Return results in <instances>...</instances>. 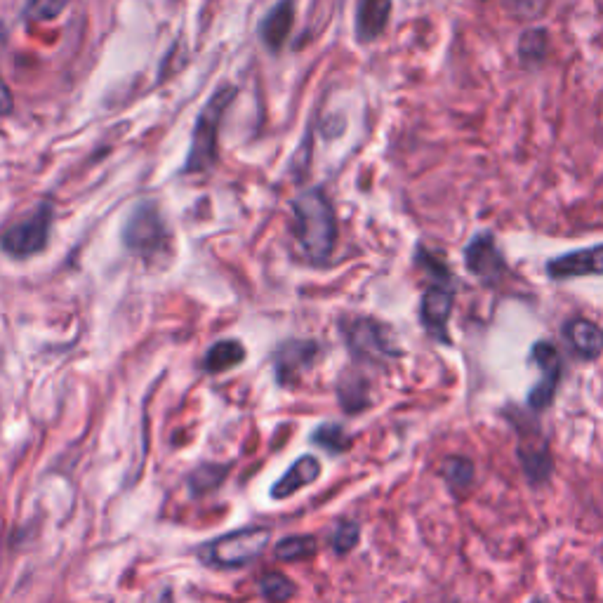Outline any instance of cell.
<instances>
[{"label": "cell", "instance_id": "obj_1", "mask_svg": "<svg viewBox=\"0 0 603 603\" xmlns=\"http://www.w3.org/2000/svg\"><path fill=\"white\" fill-rule=\"evenodd\" d=\"M295 234L311 262H326L337 243L335 210L321 189L304 191L293 203Z\"/></svg>", "mask_w": 603, "mask_h": 603}, {"label": "cell", "instance_id": "obj_2", "mask_svg": "<svg viewBox=\"0 0 603 603\" xmlns=\"http://www.w3.org/2000/svg\"><path fill=\"white\" fill-rule=\"evenodd\" d=\"M236 88L224 85L205 102L203 111L196 118L194 137H191V149L187 156L184 172H205L217 161V132H220L222 118L227 114L229 104L234 102Z\"/></svg>", "mask_w": 603, "mask_h": 603}, {"label": "cell", "instance_id": "obj_3", "mask_svg": "<svg viewBox=\"0 0 603 603\" xmlns=\"http://www.w3.org/2000/svg\"><path fill=\"white\" fill-rule=\"evenodd\" d=\"M269 540L271 530L264 526L236 530V533L212 540L210 545L205 547L203 559L220 568H241L245 563L260 559L264 549L269 547Z\"/></svg>", "mask_w": 603, "mask_h": 603}, {"label": "cell", "instance_id": "obj_4", "mask_svg": "<svg viewBox=\"0 0 603 603\" xmlns=\"http://www.w3.org/2000/svg\"><path fill=\"white\" fill-rule=\"evenodd\" d=\"M123 243L130 253L142 257H156L168 250L170 231L165 227L156 203L137 205L123 229Z\"/></svg>", "mask_w": 603, "mask_h": 603}, {"label": "cell", "instance_id": "obj_5", "mask_svg": "<svg viewBox=\"0 0 603 603\" xmlns=\"http://www.w3.org/2000/svg\"><path fill=\"white\" fill-rule=\"evenodd\" d=\"M50 222H52V208L48 203L38 205L29 217L22 222H17L15 227L5 231L0 238V248L12 257H29L38 255L48 245V234H50Z\"/></svg>", "mask_w": 603, "mask_h": 603}, {"label": "cell", "instance_id": "obj_6", "mask_svg": "<svg viewBox=\"0 0 603 603\" xmlns=\"http://www.w3.org/2000/svg\"><path fill=\"white\" fill-rule=\"evenodd\" d=\"M530 359L540 368L542 380L530 389L528 406L533 413H542V410H547L554 403L556 387H559L563 375V361L559 349L552 342H535L533 351H530Z\"/></svg>", "mask_w": 603, "mask_h": 603}, {"label": "cell", "instance_id": "obj_7", "mask_svg": "<svg viewBox=\"0 0 603 603\" xmlns=\"http://www.w3.org/2000/svg\"><path fill=\"white\" fill-rule=\"evenodd\" d=\"M344 333H347V342L351 351H354L356 356H361V359L382 361V359H394V356H399V351H396V347L392 344V337H389L387 328L380 326V323L373 321V318H354Z\"/></svg>", "mask_w": 603, "mask_h": 603}, {"label": "cell", "instance_id": "obj_8", "mask_svg": "<svg viewBox=\"0 0 603 603\" xmlns=\"http://www.w3.org/2000/svg\"><path fill=\"white\" fill-rule=\"evenodd\" d=\"M519 462L523 474H526V481L533 488H545L554 476V455H552V446L545 436L538 434L533 439H528L526 434H521V443H519Z\"/></svg>", "mask_w": 603, "mask_h": 603}, {"label": "cell", "instance_id": "obj_9", "mask_svg": "<svg viewBox=\"0 0 603 603\" xmlns=\"http://www.w3.org/2000/svg\"><path fill=\"white\" fill-rule=\"evenodd\" d=\"M547 276L554 281L580 276H603V245L571 250L547 262Z\"/></svg>", "mask_w": 603, "mask_h": 603}, {"label": "cell", "instance_id": "obj_10", "mask_svg": "<svg viewBox=\"0 0 603 603\" xmlns=\"http://www.w3.org/2000/svg\"><path fill=\"white\" fill-rule=\"evenodd\" d=\"M465 264L474 276H479L486 283H495L507 271L493 234H479L467 243Z\"/></svg>", "mask_w": 603, "mask_h": 603}, {"label": "cell", "instance_id": "obj_11", "mask_svg": "<svg viewBox=\"0 0 603 603\" xmlns=\"http://www.w3.org/2000/svg\"><path fill=\"white\" fill-rule=\"evenodd\" d=\"M453 304H455V295L446 288H432L422 295L420 302V321L422 326L427 328V333L436 337V340L448 344V321L450 314H453Z\"/></svg>", "mask_w": 603, "mask_h": 603}, {"label": "cell", "instance_id": "obj_12", "mask_svg": "<svg viewBox=\"0 0 603 603\" xmlns=\"http://www.w3.org/2000/svg\"><path fill=\"white\" fill-rule=\"evenodd\" d=\"M568 344H571L575 354L585 361H596L603 351V330L589 318H571L563 326Z\"/></svg>", "mask_w": 603, "mask_h": 603}, {"label": "cell", "instance_id": "obj_13", "mask_svg": "<svg viewBox=\"0 0 603 603\" xmlns=\"http://www.w3.org/2000/svg\"><path fill=\"white\" fill-rule=\"evenodd\" d=\"M318 476H321V462H318L314 455H302L300 460L293 462V465L288 467V472L271 486V498L286 500L304 486H311Z\"/></svg>", "mask_w": 603, "mask_h": 603}, {"label": "cell", "instance_id": "obj_14", "mask_svg": "<svg viewBox=\"0 0 603 603\" xmlns=\"http://www.w3.org/2000/svg\"><path fill=\"white\" fill-rule=\"evenodd\" d=\"M389 15H392V0H361L356 10V38L361 43L380 38Z\"/></svg>", "mask_w": 603, "mask_h": 603}, {"label": "cell", "instance_id": "obj_15", "mask_svg": "<svg viewBox=\"0 0 603 603\" xmlns=\"http://www.w3.org/2000/svg\"><path fill=\"white\" fill-rule=\"evenodd\" d=\"M316 344L314 342H288L276 351V375L278 382L286 384L297 380V375L302 373V368H307L314 361Z\"/></svg>", "mask_w": 603, "mask_h": 603}, {"label": "cell", "instance_id": "obj_16", "mask_svg": "<svg viewBox=\"0 0 603 603\" xmlns=\"http://www.w3.org/2000/svg\"><path fill=\"white\" fill-rule=\"evenodd\" d=\"M295 22V0H278L274 10L264 17L262 22V41L269 45L271 50H278L286 43L290 29Z\"/></svg>", "mask_w": 603, "mask_h": 603}, {"label": "cell", "instance_id": "obj_17", "mask_svg": "<svg viewBox=\"0 0 603 603\" xmlns=\"http://www.w3.org/2000/svg\"><path fill=\"white\" fill-rule=\"evenodd\" d=\"M439 474H441V479L446 481L448 490L455 495V498H465V495L474 486L476 467L469 457L448 455V457H443Z\"/></svg>", "mask_w": 603, "mask_h": 603}, {"label": "cell", "instance_id": "obj_18", "mask_svg": "<svg viewBox=\"0 0 603 603\" xmlns=\"http://www.w3.org/2000/svg\"><path fill=\"white\" fill-rule=\"evenodd\" d=\"M245 359V347L238 340H222L212 344L205 354L203 366L208 373H224V370L238 366Z\"/></svg>", "mask_w": 603, "mask_h": 603}, {"label": "cell", "instance_id": "obj_19", "mask_svg": "<svg viewBox=\"0 0 603 603\" xmlns=\"http://www.w3.org/2000/svg\"><path fill=\"white\" fill-rule=\"evenodd\" d=\"M547 43V29H542V26H533V29L523 31L519 38V59L526 66L542 64L547 57Z\"/></svg>", "mask_w": 603, "mask_h": 603}, {"label": "cell", "instance_id": "obj_20", "mask_svg": "<svg viewBox=\"0 0 603 603\" xmlns=\"http://www.w3.org/2000/svg\"><path fill=\"white\" fill-rule=\"evenodd\" d=\"M340 401L347 413H361L368 408V384L359 375H347L340 384Z\"/></svg>", "mask_w": 603, "mask_h": 603}, {"label": "cell", "instance_id": "obj_21", "mask_svg": "<svg viewBox=\"0 0 603 603\" xmlns=\"http://www.w3.org/2000/svg\"><path fill=\"white\" fill-rule=\"evenodd\" d=\"M311 554H316V538L311 535H295V538H286L276 545V559L281 561L309 559Z\"/></svg>", "mask_w": 603, "mask_h": 603}, {"label": "cell", "instance_id": "obj_22", "mask_svg": "<svg viewBox=\"0 0 603 603\" xmlns=\"http://www.w3.org/2000/svg\"><path fill=\"white\" fill-rule=\"evenodd\" d=\"M314 443L316 446L326 448L328 453H333V455H340V453H344V450H349V446H351L344 427H340V424H330V422L321 424V427L316 429Z\"/></svg>", "mask_w": 603, "mask_h": 603}, {"label": "cell", "instance_id": "obj_23", "mask_svg": "<svg viewBox=\"0 0 603 603\" xmlns=\"http://www.w3.org/2000/svg\"><path fill=\"white\" fill-rule=\"evenodd\" d=\"M260 587L271 603H283L295 594V585L283 573H267L260 580Z\"/></svg>", "mask_w": 603, "mask_h": 603}, {"label": "cell", "instance_id": "obj_24", "mask_svg": "<svg viewBox=\"0 0 603 603\" xmlns=\"http://www.w3.org/2000/svg\"><path fill=\"white\" fill-rule=\"evenodd\" d=\"M224 476H227V467H217V465H203L198 467L194 474H191V488L196 490V493H208V490H215L220 483L224 481Z\"/></svg>", "mask_w": 603, "mask_h": 603}, {"label": "cell", "instance_id": "obj_25", "mask_svg": "<svg viewBox=\"0 0 603 603\" xmlns=\"http://www.w3.org/2000/svg\"><path fill=\"white\" fill-rule=\"evenodd\" d=\"M361 528L356 521H342L333 533V547L337 554H349L351 549L359 545Z\"/></svg>", "mask_w": 603, "mask_h": 603}, {"label": "cell", "instance_id": "obj_26", "mask_svg": "<svg viewBox=\"0 0 603 603\" xmlns=\"http://www.w3.org/2000/svg\"><path fill=\"white\" fill-rule=\"evenodd\" d=\"M66 3L69 0H29L26 15L36 19V22H52L66 10Z\"/></svg>", "mask_w": 603, "mask_h": 603}, {"label": "cell", "instance_id": "obj_27", "mask_svg": "<svg viewBox=\"0 0 603 603\" xmlns=\"http://www.w3.org/2000/svg\"><path fill=\"white\" fill-rule=\"evenodd\" d=\"M542 0H509L512 10L519 12V15H535L540 8Z\"/></svg>", "mask_w": 603, "mask_h": 603}, {"label": "cell", "instance_id": "obj_28", "mask_svg": "<svg viewBox=\"0 0 603 603\" xmlns=\"http://www.w3.org/2000/svg\"><path fill=\"white\" fill-rule=\"evenodd\" d=\"M10 111H12V95L10 90L5 88V83L0 81V116L10 114Z\"/></svg>", "mask_w": 603, "mask_h": 603}, {"label": "cell", "instance_id": "obj_29", "mask_svg": "<svg viewBox=\"0 0 603 603\" xmlns=\"http://www.w3.org/2000/svg\"><path fill=\"white\" fill-rule=\"evenodd\" d=\"M533 603H545V601H533Z\"/></svg>", "mask_w": 603, "mask_h": 603}]
</instances>
